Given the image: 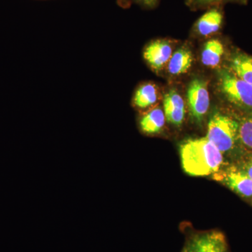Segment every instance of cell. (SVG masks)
<instances>
[{
  "label": "cell",
  "instance_id": "1",
  "mask_svg": "<svg viewBox=\"0 0 252 252\" xmlns=\"http://www.w3.org/2000/svg\"><path fill=\"white\" fill-rule=\"evenodd\" d=\"M181 162L186 173L204 177L216 173L223 165V155L205 137L190 139L181 144Z\"/></svg>",
  "mask_w": 252,
  "mask_h": 252
},
{
  "label": "cell",
  "instance_id": "2",
  "mask_svg": "<svg viewBox=\"0 0 252 252\" xmlns=\"http://www.w3.org/2000/svg\"><path fill=\"white\" fill-rule=\"evenodd\" d=\"M238 135L239 124L234 119L220 113L210 119L206 137L221 153L233 148L239 140Z\"/></svg>",
  "mask_w": 252,
  "mask_h": 252
},
{
  "label": "cell",
  "instance_id": "3",
  "mask_svg": "<svg viewBox=\"0 0 252 252\" xmlns=\"http://www.w3.org/2000/svg\"><path fill=\"white\" fill-rule=\"evenodd\" d=\"M220 89L225 98L240 108L252 109V85L235 75L223 71L220 77Z\"/></svg>",
  "mask_w": 252,
  "mask_h": 252
},
{
  "label": "cell",
  "instance_id": "4",
  "mask_svg": "<svg viewBox=\"0 0 252 252\" xmlns=\"http://www.w3.org/2000/svg\"><path fill=\"white\" fill-rule=\"evenodd\" d=\"M214 179L242 198L252 200V180L240 167L231 166L214 174Z\"/></svg>",
  "mask_w": 252,
  "mask_h": 252
},
{
  "label": "cell",
  "instance_id": "5",
  "mask_svg": "<svg viewBox=\"0 0 252 252\" xmlns=\"http://www.w3.org/2000/svg\"><path fill=\"white\" fill-rule=\"evenodd\" d=\"M187 102L192 117L200 122L210 107V94L207 83L203 79H195L189 84Z\"/></svg>",
  "mask_w": 252,
  "mask_h": 252
},
{
  "label": "cell",
  "instance_id": "6",
  "mask_svg": "<svg viewBox=\"0 0 252 252\" xmlns=\"http://www.w3.org/2000/svg\"><path fill=\"white\" fill-rule=\"evenodd\" d=\"M183 252H228V248L224 235L211 230L192 236Z\"/></svg>",
  "mask_w": 252,
  "mask_h": 252
},
{
  "label": "cell",
  "instance_id": "7",
  "mask_svg": "<svg viewBox=\"0 0 252 252\" xmlns=\"http://www.w3.org/2000/svg\"><path fill=\"white\" fill-rule=\"evenodd\" d=\"M172 55L171 44L167 40L152 41L144 51V58L156 72L165 67Z\"/></svg>",
  "mask_w": 252,
  "mask_h": 252
},
{
  "label": "cell",
  "instance_id": "8",
  "mask_svg": "<svg viewBox=\"0 0 252 252\" xmlns=\"http://www.w3.org/2000/svg\"><path fill=\"white\" fill-rule=\"evenodd\" d=\"M223 22V12L220 8L214 6L198 18L195 29L200 35L210 36L220 31Z\"/></svg>",
  "mask_w": 252,
  "mask_h": 252
},
{
  "label": "cell",
  "instance_id": "9",
  "mask_svg": "<svg viewBox=\"0 0 252 252\" xmlns=\"http://www.w3.org/2000/svg\"><path fill=\"white\" fill-rule=\"evenodd\" d=\"M165 120L164 111L160 107H155L141 117L139 122L140 130L149 135L158 133L163 128Z\"/></svg>",
  "mask_w": 252,
  "mask_h": 252
},
{
  "label": "cell",
  "instance_id": "10",
  "mask_svg": "<svg viewBox=\"0 0 252 252\" xmlns=\"http://www.w3.org/2000/svg\"><path fill=\"white\" fill-rule=\"evenodd\" d=\"M193 61L191 51L186 48H181L172 55L167 64V69L169 73L174 76L186 74L191 67Z\"/></svg>",
  "mask_w": 252,
  "mask_h": 252
},
{
  "label": "cell",
  "instance_id": "11",
  "mask_svg": "<svg viewBox=\"0 0 252 252\" xmlns=\"http://www.w3.org/2000/svg\"><path fill=\"white\" fill-rule=\"evenodd\" d=\"M157 99V86L153 84H144L136 90L132 102L136 108L144 109L154 105Z\"/></svg>",
  "mask_w": 252,
  "mask_h": 252
},
{
  "label": "cell",
  "instance_id": "12",
  "mask_svg": "<svg viewBox=\"0 0 252 252\" xmlns=\"http://www.w3.org/2000/svg\"><path fill=\"white\" fill-rule=\"evenodd\" d=\"M224 52L223 44L217 39H212L205 43L201 54V61L204 65L215 67L220 64Z\"/></svg>",
  "mask_w": 252,
  "mask_h": 252
},
{
  "label": "cell",
  "instance_id": "13",
  "mask_svg": "<svg viewBox=\"0 0 252 252\" xmlns=\"http://www.w3.org/2000/svg\"><path fill=\"white\" fill-rule=\"evenodd\" d=\"M232 72L240 79L252 85V57L248 55L239 54L231 60Z\"/></svg>",
  "mask_w": 252,
  "mask_h": 252
},
{
  "label": "cell",
  "instance_id": "14",
  "mask_svg": "<svg viewBox=\"0 0 252 252\" xmlns=\"http://www.w3.org/2000/svg\"><path fill=\"white\" fill-rule=\"evenodd\" d=\"M238 137L244 145L252 149V114L239 124Z\"/></svg>",
  "mask_w": 252,
  "mask_h": 252
},
{
  "label": "cell",
  "instance_id": "15",
  "mask_svg": "<svg viewBox=\"0 0 252 252\" xmlns=\"http://www.w3.org/2000/svg\"><path fill=\"white\" fill-rule=\"evenodd\" d=\"M164 109L186 110L185 100L180 94L175 90L169 91L164 97Z\"/></svg>",
  "mask_w": 252,
  "mask_h": 252
},
{
  "label": "cell",
  "instance_id": "16",
  "mask_svg": "<svg viewBox=\"0 0 252 252\" xmlns=\"http://www.w3.org/2000/svg\"><path fill=\"white\" fill-rule=\"evenodd\" d=\"M186 110L164 109L165 119L173 125L180 126L185 120Z\"/></svg>",
  "mask_w": 252,
  "mask_h": 252
},
{
  "label": "cell",
  "instance_id": "17",
  "mask_svg": "<svg viewBox=\"0 0 252 252\" xmlns=\"http://www.w3.org/2000/svg\"><path fill=\"white\" fill-rule=\"evenodd\" d=\"M238 1V0H188V3L190 6L195 8H206L215 5L222 4L225 1ZM243 1V0H241Z\"/></svg>",
  "mask_w": 252,
  "mask_h": 252
},
{
  "label": "cell",
  "instance_id": "18",
  "mask_svg": "<svg viewBox=\"0 0 252 252\" xmlns=\"http://www.w3.org/2000/svg\"><path fill=\"white\" fill-rule=\"evenodd\" d=\"M252 180V158L243 162V165L240 167Z\"/></svg>",
  "mask_w": 252,
  "mask_h": 252
},
{
  "label": "cell",
  "instance_id": "19",
  "mask_svg": "<svg viewBox=\"0 0 252 252\" xmlns=\"http://www.w3.org/2000/svg\"><path fill=\"white\" fill-rule=\"evenodd\" d=\"M132 1L147 8H153L157 6L158 2V0H132Z\"/></svg>",
  "mask_w": 252,
  "mask_h": 252
}]
</instances>
